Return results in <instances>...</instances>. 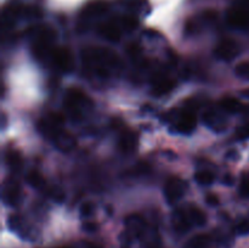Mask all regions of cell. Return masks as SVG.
<instances>
[{
  "label": "cell",
  "instance_id": "8",
  "mask_svg": "<svg viewBox=\"0 0 249 248\" xmlns=\"http://www.w3.org/2000/svg\"><path fill=\"white\" fill-rule=\"evenodd\" d=\"M197 119L194 112H178L177 119L174 121V129L180 134H191L196 129Z\"/></svg>",
  "mask_w": 249,
  "mask_h": 248
},
{
  "label": "cell",
  "instance_id": "17",
  "mask_svg": "<svg viewBox=\"0 0 249 248\" xmlns=\"http://www.w3.org/2000/svg\"><path fill=\"white\" fill-rule=\"evenodd\" d=\"M126 226H128L129 232L133 233L134 236H140L145 230V221L139 215H130L125 220Z\"/></svg>",
  "mask_w": 249,
  "mask_h": 248
},
{
  "label": "cell",
  "instance_id": "1",
  "mask_svg": "<svg viewBox=\"0 0 249 248\" xmlns=\"http://www.w3.org/2000/svg\"><path fill=\"white\" fill-rule=\"evenodd\" d=\"M83 61L87 67L100 77H108L121 68V60L113 51L104 48H89L83 51Z\"/></svg>",
  "mask_w": 249,
  "mask_h": 248
},
{
  "label": "cell",
  "instance_id": "6",
  "mask_svg": "<svg viewBox=\"0 0 249 248\" xmlns=\"http://www.w3.org/2000/svg\"><path fill=\"white\" fill-rule=\"evenodd\" d=\"M53 65L62 72H72L74 68V58L72 53L66 48L53 49L50 53Z\"/></svg>",
  "mask_w": 249,
  "mask_h": 248
},
{
  "label": "cell",
  "instance_id": "9",
  "mask_svg": "<svg viewBox=\"0 0 249 248\" xmlns=\"http://www.w3.org/2000/svg\"><path fill=\"white\" fill-rule=\"evenodd\" d=\"M240 53V48H238L237 43L230 39L220 41L214 49V55L216 58L223 61H231Z\"/></svg>",
  "mask_w": 249,
  "mask_h": 248
},
{
  "label": "cell",
  "instance_id": "7",
  "mask_svg": "<svg viewBox=\"0 0 249 248\" xmlns=\"http://www.w3.org/2000/svg\"><path fill=\"white\" fill-rule=\"evenodd\" d=\"M123 27H122L121 18L118 17H113V18L108 19L106 22H102L99 26V33L104 36L107 40L112 41V43H117L121 40L122 32H123Z\"/></svg>",
  "mask_w": 249,
  "mask_h": 248
},
{
  "label": "cell",
  "instance_id": "23",
  "mask_svg": "<svg viewBox=\"0 0 249 248\" xmlns=\"http://www.w3.org/2000/svg\"><path fill=\"white\" fill-rule=\"evenodd\" d=\"M7 165L11 168L12 170H17L22 167V158L17 151H9L6 155Z\"/></svg>",
  "mask_w": 249,
  "mask_h": 248
},
{
  "label": "cell",
  "instance_id": "20",
  "mask_svg": "<svg viewBox=\"0 0 249 248\" xmlns=\"http://www.w3.org/2000/svg\"><path fill=\"white\" fill-rule=\"evenodd\" d=\"M189 216L190 219H191L192 223H195V225L204 226L207 224V215L204 214V212L202 211V209L198 208V207H190Z\"/></svg>",
  "mask_w": 249,
  "mask_h": 248
},
{
  "label": "cell",
  "instance_id": "15",
  "mask_svg": "<svg viewBox=\"0 0 249 248\" xmlns=\"http://www.w3.org/2000/svg\"><path fill=\"white\" fill-rule=\"evenodd\" d=\"M203 122L207 126L215 131H223L226 129L225 119L215 111H207L203 114Z\"/></svg>",
  "mask_w": 249,
  "mask_h": 248
},
{
  "label": "cell",
  "instance_id": "13",
  "mask_svg": "<svg viewBox=\"0 0 249 248\" xmlns=\"http://www.w3.org/2000/svg\"><path fill=\"white\" fill-rule=\"evenodd\" d=\"M21 198V189L15 181H7L2 187V199L9 206H16Z\"/></svg>",
  "mask_w": 249,
  "mask_h": 248
},
{
  "label": "cell",
  "instance_id": "22",
  "mask_svg": "<svg viewBox=\"0 0 249 248\" xmlns=\"http://www.w3.org/2000/svg\"><path fill=\"white\" fill-rule=\"evenodd\" d=\"M119 18H121L122 27H123L124 31L126 32L134 31L139 24L138 17L134 16V15H121Z\"/></svg>",
  "mask_w": 249,
  "mask_h": 248
},
{
  "label": "cell",
  "instance_id": "29",
  "mask_svg": "<svg viewBox=\"0 0 249 248\" xmlns=\"http://www.w3.org/2000/svg\"><path fill=\"white\" fill-rule=\"evenodd\" d=\"M236 138L240 139V140H246L249 139V123L245 124V125L240 126L236 131Z\"/></svg>",
  "mask_w": 249,
  "mask_h": 248
},
{
  "label": "cell",
  "instance_id": "35",
  "mask_svg": "<svg viewBox=\"0 0 249 248\" xmlns=\"http://www.w3.org/2000/svg\"><path fill=\"white\" fill-rule=\"evenodd\" d=\"M150 248H160V247H158V246H156V245H153V246H151Z\"/></svg>",
  "mask_w": 249,
  "mask_h": 248
},
{
  "label": "cell",
  "instance_id": "34",
  "mask_svg": "<svg viewBox=\"0 0 249 248\" xmlns=\"http://www.w3.org/2000/svg\"><path fill=\"white\" fill-rule=\"evenodd\" d=\"M241 95H242L243 97H246V99H249V88L241 90Z\"/></svg>",
  "mask_w": 249,
  "mask_h": 248
},
{
  "label": "cell",
  "instance_id": "26",
  "mask_svg": "<svg viewBox=\"0 0 249 248\" xmlns=\"http://www.w3.org/2000/svg\"><path fill=\"white\" fill-rule=\"evenodd\" d=\"M240 195L243 198H249V174H242L240 182Z\"/></svg>",
  "mask_w": 249,
  "mask_h": 248
},
{
  "label": "cell",
  "instance_id": "24",
  "mask_svg": "<svg viewBox=\"0 0 249 248\" xmlns=\"http://www.w3.org/2000/svg\"><path fill=\"white\" fill-rule=\"evenodd\" d=\"M195 180L199 185H211L215 180V177L209 170H199V172H197L195 174Z\"/></svg>",
  "mask_w": 249,
  "mask_h": 248
},
{
  "label": "cell",
  "instance_id": "2",
  "mask_svg": "<svg viewBox=\"0 0 249 248\" xmlns=\"http://www.w3.org/2000/svg\"><path fill=\"white\" fill-rule=\"evenodd\" d=\"M88 106H91V100L88 97L85 92L77 88H71L67 90L65 97V108L71 118L74 121L82 119L83 108Z\"/></svg>",
  "mask_w": 249,
  "mask_h": 248
},
{
  "label": "cell",
  "instance_id": "31",
  "mask_svg": "<svg viewBox=\"0 0 249 248\" xmlns=\"http://www.w3.org/2000/svg\"><path fill=\"white\" fill-rule=\"evenodd\" d=\"M206 202L209 204V206L216 207V206H219V203H220V199H219V197L216 196V195L208 194L206 196Z\"/></svg>",
  "mask_w": 249,
  "mask_h": 248
},
{
  "label": "cell",
  "instance_id": "36",
  "mask_svg": "<svg viewBox=\"0 0 249 248\" xmlns=\"http://www.w3.org/2000/svg\"><path fill=\"white\" fill-rule=\"evenodd\" d=\"M65 248H66V247H65Z\"/></svg>",
  "mask_w": 249,
  "mask_h": 248
},
{
  "label": "cell",
  "instance_id": "19",
  "mask_svg": "<svg viewBox=\"0 0 249 248\" xmlns=\"http://www.w3.org/2000/svg\"><path fill=\"white\" fill-rule=\"evenodd\" d=\"M211 238L208 235H197L190 238L184 246V248H209Z\"/></svg>",
  "mask_w": 249,
  "mask_h": 248
},
{
  "label": "cell",
  "instance_id": "3",
  "mask_svg": "<svg viewBox=\"0 0 249 248\" xmlns=\"http://www.w3.org/2000/svg\"><path fill=\"white\" fill-rule=\"evenodd\" d=\"M226 21L232 28H249V0H237L229 7Z\"/></svg>",
  "mask_w": 249,
  "mask_h": 248
},
{
  "label": "cell",
  "instance_id": "16",
  "mask_svg": "<svg viewBox=\"0 0 249 248\" xmlns=\"http://www.w3.org/2000/svg\"><path fill=\"white\" fill-rule=\"evenodd\" d=\"M190 221H191L190 216H187L186 214H185V212H182L181 209H178V211H175L174 213H173L172 224L173 228H174V230L177 231V232L185 233L186 231H189L190 226H191Z\"/></svg>",
  "mask_w": 249,
  "mask_h": 248
},
{
  "label": "cell",
  "instance_id": "18",
  "mask_svg": "<svg viewBox=\"0 0 249 248\" xmlns=\"http://www.w3.org/2000/svg\"><path fill=\"white\" fill-rule=\"evenodd\" d=\"M220 107L228 113H237L243 109V105L235 97H224L220 101Z\"/></svg>",
  "mask_w": 249,
  "mask_h": 248
},
{
  "label": "cell",
  "instance_id": "14",
  "mask_svg": "<svg viewBox=\"0 0 249 248\" xmlns=\"http://www.w3.org/2000/svg\"><path fill=\"white\" fill-rule=\"evenodd\" d=\"M119 150L125 153H130L138 147V136L131 130H123L118 140Z\"/></svg>",
  "mask_w": 249,
  "mask_h": 248
},
{
  "label": "cell",
  "instance_id": "32",
  "mask_svg": "<svg viewBox=\"0 0 249 248\" xmlns=\"http://www.w3.org/2000/svg\"><path fill=\"white\" fill-rule=\"evenodd\" d=\"M83 228H84L85 230L92 232V231H96L97 225H96V224H92V223H87V224H84V226H83Z\"/></svg>",
  "mask_w": 249,
  "mask_h": 248
},
{
  "label": "cell",
  "instance_id": "4",
  "mask_svg": "<svg viewBox=\"0 0 249 248\" xmlns=\"http://www.w3.org/2000/svg\"><path fill=\"white\" fill-rule=\"evenodd\" d=\"M56 38V32L50 27H41L36 32L33 44V53L36 57L43 58L49 53V49L53 45Z\"/></svg>",
  "mask_w": 249,
  "mask_h": 248
},
{
  "label": "cell",
  "instance_id": "21",
  "mask_svg": "<svg viewBox=\"0 0 249 248\" xmlns=\"http://www.w3.org/2000/svg\"><path fill=\"white\" fill-rule=\"evenodd\" d=\"M27 182L31 185L32 187L36 190H43L46 186V181L44 179L43 175L36 170H32L28 175H27Z\"/></svg>",
  "mask_w": 249,
  "mask_h": 248
},
{
  "label": "cell",
  "instance_id": "25",
  "mask_svg": "<svg viewBox=\"0 0 249 248\" xmlns=\"http://www.w3.org/2000/svg\"><path fill=\"white\" fill-rule=\"evenodd\" d=\"M235 73L236 75H238L240 78L249 80V61L238 63L235 68Z\"/></svg>",
  "mask_w": 249,
  "mask_h": 248
},
{
  "label": "cell",
  "instance_id": "12",
  "mask_svg": "<svg viewBox=\"0 0 249 248\" xmlns=\"http://www.w3.org/2000/svg\"><path fill=\"white\" fill-rule=\"evenodd\" d=\"M175 88V82L163 74H157L152 82V92L156 96H162L168 94Z\"/></svg>",
  "mask_w": 249,
  "mask_h": 248
},
{
  "label": "cell",
  "instance_id": "27",
  "mask_svg": "<svg viewBox=\"0 0 249 248\" xmlns=\"http://www.w3.org/2000/svg\"><path fill=\"white\" fill-rule=\"evenodd\" d=\"M236 232L238 235H248L249 233V219H243L236 225Z\"/></svg>",
  "mask_w": 249,
  "mask_h": 248
},
{
  "label": "cell",
  "instance_id": "11",
  "mask_svg": "<svg viewBox=\"0 0 249 248\" xmlns=\"http://www.w3.org/2000/svg\"><path fill=\"white\" fill-rule=\"evenodd\" d=\"M107 10H108V4L105 0H92L85 5L84 9L80 12V17L83 19L92 18L95 16L104 15Z\"/></svg>",
  "mask_w": 249,
  "mask_h": 248
},
{
  "label": "cell",
  "instance_id": "30",
  "mask_svg": "<svg viewBox=\"0 0 249 248\" xmlns=\"http://www.w3.org/2000/svg\"><path fill=\"white\" fill-rule=\"evenodd\" d=\"M48 194L50 195V197L53 199L57 202H62L65 199V194H63L62 190L60 189H50L48 190Z\"/></svg>",
  "mask_w": 249,
  "mask_h": 248
},
{
  "label": "cell",
  "instance_id": "5",
  "mask_svg": "<svg viewBox=\"0 0 249 248\" xmlns=\"http://www.w3.org/2000/svg\"><path fill=\"white\" fill-rule=\"evenodd\" d=\"M186 190L187 184L185 180H182L179 177H169L164 186L165 199H167L169 204L177 203L179 199L184 197V195L186 194Z\"/></svg>",
  "mask_w": 249,
  "mask_h": 248
},
{
  "label": "cell",
  "instance_id": "28",
  "mask_svg": "<svg viewBox=\"0 0 249 248\" xmlns=\"http://www.w3.org/2000/svg\"><path fill=\"white\" fill-rule=\"evenodd\" d=\"M94 213V206L90 202H85L80 206V215L84 216V218H88V216L92 215Z\"/></svg>",
  "mask_w": 249,
  "mask_h": 248
},
{
  "label": "cell",
  "instance_id": "33",
  "mask_svg": "<svg viewBox=\"0 0 249 248\" xmlns=\"http://www.w3.org/2000/svg\"><path fill=\"white\" fill-rule=\"evenodd\" d=\"M233 177H231V175H226L225 177H224V182H225V184H228V185H231L233 182Z\"/></svg>",
  "mask_w": 249,
  "mask_h": 248
},
{
  "label": "cell",
  "instance_id": "10",
  "mask_svg": "<svg viewBox=\"0 0 249 248\" xmlns=\"http://www.w3.org/2000/svg\"><path fill=\"white\" fill-rule=\"evenodd\" d=\"M51 140L53 141L56 147H57L58 150L63 151V152H70V151H72L73 148H75V146H77V140H75L74 136L71 133H68V131L63 130V129L58 130L57 133L53 136Z\"/></svg>",
  "mask_w": 249,
  "mask_h": 248
}]
</instances>
